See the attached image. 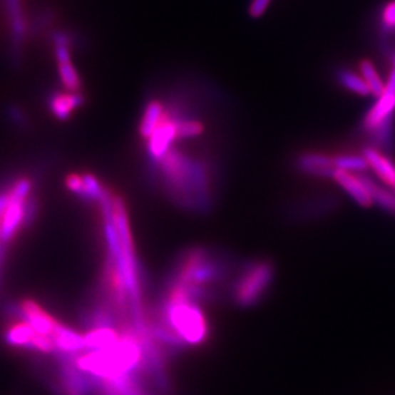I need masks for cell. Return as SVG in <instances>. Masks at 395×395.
I'll return each mask as SVG.
<instances>
[{"label":"cell","instance_id":"cell-1","mask_svg":"<svg viewBox=\"0 0 395 395\" xmlns=\"http://www.w3.org/2000/svg\"><path fill=\"white\" fill-rule=\"evenodd\" d=\"M168 197L180 208L202 213L212 207L210 167L199 158L171 149L157 162Z\"/></svg>","mask_w":395,"mask_h":395},{"label":"cell","instance_id":"cell-2","mask_svg":"<svg viewBox=\"0 0 395 395\" xmlns=\"http://www.w3.org/2000/svg\"><path fill=\"white\" fill-rule=\"evenodd\" d=\"M183 344H202L208 338L210 326L199 304L185 299L165 298L160 303L158 321Z\"/></svg>","mask_w":395,"mask_h":395},{"label":"cell","instance_id":"cell-3","mask_svg":"<svg viewBox=\"0 0 395 395\" xmlns=\"http://www.w3.org/2000/svg\"><path fill=\"white\" fill-rule=\"evenodd\" d=\"M226 271V263L208 249H189L180 257L167 284L208 287L222 280Z\"/></svg>","mask_w":395,"mask_h":395},{"label":"cell","instance_id":"cell-4","mask_svg":"<svg viewBox=\"0 0 395 395\" xmlns=\"http://www.w3.org/2000/svg\"><path fill=\"white\" fill-rule=\"evenodd\" d=\"M275 268L270 261L253 262L242 270L232 287L237 306H255L267 293L274 280Z\"/></svg>","mask_w":395,"mask_h":395},{"label":"cell","instance_id":"cell-5","mask_svg":"<svg viewBox=\"0 0 395 395\" xmlns=\"http://www.w3.org/2000/svg\"><path fill=\"white\" fill-rule=\"evenodd\" d=\"M31 190V181L26 178L19 179L6 192L8 202L0 216V240L9 242L17 234L26 218V199Z\"/></svg>","mask_w":395,"mask_h":395},{"label":"cell","instance_id":"cell-6","mask_svg":"<svg viewBox=\"0 0 395 395\" xmlns=\"http://www.w3.org/2000/svg\"><path fill=\"white\" fill-rule=\"evenodd\" d=\"M58 72L64 88L68 91H78L81 89V80L71 59V40L66 32L58 31L53 35Z\"/></svg>","mask_w":395,"mask_h":395},{"label":"cell","instance_id":"cell-7","mask_svg":"<svg viewBox=\"0 0 395 395\" xmlns=\"http://www.w3.org/2000/svg\"><path fill=\"white\" fill-rule=\"evenodd\" d=\"M391 116H395V70L393 68L390 72L386 88L383 93V96H379L377 102L372 106V108L364 116V122H362V128L367 134H370L372 130L389 118Z\"/></svg>","mask_w":395,"mask_h":395},{"label":"cell","instance_id":"cell-8","mask_svg":"<svg viewBox=\"0 0 395 395\" xmlns=\"http://www.w3.org/2000/svg\"><path fill=\"white\" fill-rule=\"evenodd\" d=\"M176 139H178L176 125H175L171 115L168 112H165L160 126L155 128L152 136L148 139L149 157L154 162L162 160L171 150V145Z\"/></svg>","mask_w":395,"mask_h":395},{"label":"cell","instance_id":"cell-9","mask_svg":"<svg viewBox=\"0 0 395 395\" xmlns=\"http://www.w3.org/2000/svg\"><path fill=\"white\" fill-rule=\"evenodd\" d=\"M19 311L22 313L24 319L32 326L35 332L41 335L53 337L57 326L61 324L51 314L46 312L36 300L29 299V298L22 300L19 303Z\"/></svg>","mask_w":395,"mask_h":395},{"label":"cell","instance_id":"cell-10","mask_svg":"<svg viewBox=\"0 0 395 395\" xmlns=\"http://www.w3.org/2000/svg\"><path fill=\"white\" fill-rule=\"evenodd\" d=\"M295 166L300 173L314 178H332L337 171L334 155L317 152L300 154Z\"/></svg>","mask_w":395,"mask_h":395},{"label":"cell","instance_id":"cell-11","mask_svg":"<svg viewBox=\"0 0 395 395\" xmlns=\"http://www.w3.org/2000/svg\"><path fill=\"white\" fill-rule=\"evenodd\" d=\"M8 21L11 29V48L13 57H19L24 48L27 24H26L25 12L21 0H6Z\"/></svg>","mask_w":395,"mask_h":395},{"label":"cell","instance_id":"cell-12","mask_svg":"<svg viewBox=\"0 0 395 395\" xmlns=\"http://www.w3.org/2000/svg\"><path fill=\"white\" fill-rule=\"evenodd\" d=\"M332 179L338 183L339 185L344 189L361 207L369 208L374 204V199L371 195L369 188L366 186L361 175L348 173L343 170H337Z\"/></svg>","mask_w":395,"mask_h":395},{"label":"cell","instance_id":"cell-13","mask_svg":"<svg viewBox=\"0 0 395 395\" xmlns=\"http://www.w3.org/2000/svg\"><path fill=\"white\" fill-rule=\"evenodd\" d=\"M86 351L108 349L118 343L121 334L112 325H96L83 334Z\"/></svg>","mask_w":395,"mask_h":395},{"label":"cell","instance_id":"cell-14","mask_svg":"<svg viewBox=\"0 0 395 395\" xmlns=\"http://www.w3.org/2000/svg\"><path fill=\"white\" fill-rule=\"evenodd\" d=\"M364 157L377 176L383 180L386 185L395 189V165L385 157L377 148L367 147L364 149Z\"/></svg>","mask_w":395,"mask_h":395},{"label":"cell","instance_id":"cell-15","mask_svg":"<svg viewBox=\"0 0 395 395\" xmlns=\"http://www.w3.org/2000/svg\"><path fill=\"white\" fill-rule=\"evenodd\" d=\"M83 103V96L78 91L57 93L51 98V113L61 121H66Z\"/></svg>","mask_w":395,"mask_h":395},{"label":"cell","instance_id":"cell-16","mask_svg":"<svg viewBox=\"0 0 395 395\" xmlns=\"http://www.w3.org/2000/svg\"><path fill=\"white\" fill-rule=\"evenodd\" d=\"M51 338L54 339L57 351L63 352V353H76L86 349L85 337L83 334L62 324L57 326Z\"/></svg>","mask_w":395,"mask_h":395},{"label":"cell","instance_id":"cell-17","mask_svg":"<svg viewBox=\"0 0 395 395\" xmlns=\"http://www.w3.org/2000/svg\"><path fill=\"white\" fill-rule=\"evenodd\" d=\"M165 107L163 104L157 101V99H153L150 102L148 103L147 107H145V111L143 113V117H141L140 126H139V133H140L141 138L144 139H149L155 128L160 126V121L165 116Z\"/></svg>","mask_w":395,"mask_h":395},{"label":"cell","instance_id":"cell-18","mask_svg":"<svg viewBox=\"0 0 395 395\" xmlns=\"http://www.w3.org/2000/svg\"><path fill=\"white\" fill-rule=\"evenodd\" d=\"M36 332L32 329V326L27 321L14 322L13 325L6 329L4 334V340L6 344L17 348H31L32 340L35 338Z\"/></svg>","mask_w":395,"mask_h":395},{"label":"cell","instance_id":"cell-19","mask_svg":"<svg viewBox=\"0 0 395 395\" xmlns=\"http://www.w3.org/2000/svg\"><path fill=\"white\" fill-rule=\"evenodd\" d=\"M394 121L395 116H391L381 122L375 130L371 131V140L375 148L384 152H391L394 148Z\"/></svg>","mask_w":395,"mask_h":395},{"label":"cell","instance_id":"cell-20","mask_svg":"<svg viewBox=\"0 0 395 395\" xmlns=\"http://www.w3.org/2000/svg\"><path fill=\"white\" fill-rule=\"evenodd\" d=\"M364 184L369 188L374 203H376L381 210L388 212L390 215H395V194L384 189L377 184L375 180L371 179L370 176H364L361 175Z\"/></svg>","mask_w":395,"mask_h":395},{"label":"cell","instance_id":"cell-21","mask_svg":"<svg viewBox=\"0 0 395 395\" xmlns=\"http://www.w3.org/2000/svg\"><path fill=\"white\" fill-rule=\"evenodd\" d=\"M337 78L342 86L349 90L352 93H356L358 96H371V90L367 83L364 81V77L358 76L357 73L352 72L347 68H340L337 72Z\"/></svg>","mask_w":395,"mask_h":395},{"label":"cell","instance_id":"cell-22","mask_svg":"<svg viewBox=\"0 0 395 395\" xmlns=\"http://www.w3.org/2000/svg\"><path fill=\"white\" fill-rule=\"evenodd\" d=\"M173 117V122L176 125V135H178V139H189V138H195L204 133V125L200 121H198L195 118H190V117H186V116L181 115H173L170 113Z\"/></svg>","mask_w":395,"mask_h":395},{"label":"cell","instance_id":"cell-23","mask_svg":"<svg viewBox=\"0 0 395 395\" xmlns=\"http://www.w3.org/2000/svg\"><path fill=\"white\" fill-rule=\"evenodd\" d=\"M359 70H361V73L364 76V81L367 83L369 88H370L371 94H374L377 98L383 96L385 88H386V83L381 80V77L379 75L375 66L371 63L370 61H364L359 64Z\"/></svg>","mask_w":395,"mask_h":395},{"label":"cell","instance_id":"cell-24","mask_svg":"<svg viewBox=\"0 0 395 395\" xmlns=\"http://www.w3.org/2000/svg\"><path fill=\"white\" fill-rule=\"evenodd\" d=\"M337 170H343L348 173H364L367 167H370L364 155H352V154H340L334 157Z\"/></svg>","mask_w":395,"mask_h":395},{"label":"cell","instance_id":"cell-25","mask_svg":"<svg viewBox=\"0 0 395 395\" xmlns=\"http://www.w3.org/2000/svg\"><path fill=\"white\" fill-rule=\"evenodd\" d=\"M381 24L383 32L395 31V0L384 8Z\"/></svg>","mask_w":395,"mask_h":395},{"label":"cell","instance_id":"cell-26","mask_svg":"<svg viewBox=\"0 0 395 395\" xmlns=\"http://www.w3.org/2000/svg\"><path fill=\"white\" fill-rule=\"evenodd\" d=\"M66 186L70 192L73 193V194H77V195H81L83 194V176L81 173H68L66 176Z\"/></svg>","mask_w":395,"mask_h":395},{"label":"cell","instance_id":"cell-27","mask_svg":"<svg viewBox=\"0 0 395 395\" xmlns=\"http://www.w3.org/2000/svg\"><path fill=\"white\" fill-rule=\"evenodd\" d=\"M270 3H271V0H253L249 8V14L255 19L261 17L262 14L266 12Z\"/></svg>","mask_w":395,"mask_h":395},{"label":"cell","instance_id":"cell-28","mask_svg":"<svg viewBox=\"0 0 395 395\" xmlns=\"http://www.w3.org/2000/svg\"><path fill=\"white\" fill-rule=\"evenodd\" d=\"M6 202H8L6 193H4V194H0V216H1L3 210H4V208H6Z\"/></svg>","mask_w":395,"mask_h":395},{"label":"cell","instance_id":"cell-29","mask_svg":"<svg viewBox=\"0 0 395 395\" xmlns=\"http://www.w3.org/2000/svg\"><path fill=\"white\" fill-rule=\"evenodd\" d=\"M391 62H393V68L395 70V53L391 56Z\"/></svg>","mask_w":395,"mask_h":395}]
</instances>
